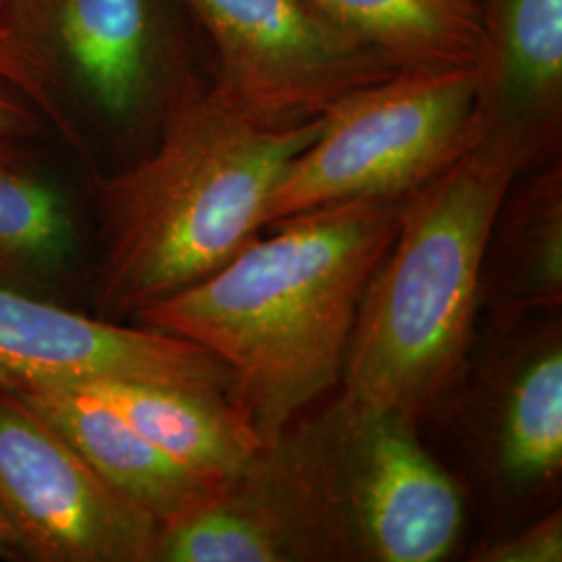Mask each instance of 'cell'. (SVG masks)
I'll return each mask as SVG.
<instances>
[{
	"label": "cell",
	"instance_id": "4fadbf2b",
	"mask_svg": "<svg viewBox=\"0 0 562 562\" xmlns=\"http://www.w3.org/2000/svg\"><path fill=\"white\" fill-rule=\"evenodd\" d=\"M327 20L396 71L473 65L480 9L469 0H311Z\"/></svg>",
	"mask_w": 562,
	"mask_h": 562
},
{
	"label": "cell",
	"instance_id": "3957f363",
	"mask_svg": "<svg viewBox=\"0 0 562 562\" xmlns=\"http://www.w3.org/2000/svg\"><path fill=\"white\" fill-rule=\"evenodd\" d=\"M525 162L475 142L411 192L364 288L346 350V402L415 422L461 378L492 234Z\"/></svg>",
	"mask_w": 562,
	"mask_h": 562
},
{
	"label": "cell",
	"instance_id": "ffe728a7",
	"mask_svg": "<svg viewBox=\"0 0 562 562\" xmlns=\"http://www.w3.org/2000/svg\"><path fill=\"white\" fill-rule=\"evenodd\" d=\"M0 559H7V561H23L20 546L13 540L11 531L7 529V525L2 521H0Z\"/></svg>",
	"mask_w": 562,
	"mask_h": 562
},
{
	"label": "cell",
	"instance_id": "52a82bcc",
	"mask_svg": "<svg viewBox=\"0 0 562 562\" xmlns=\"http://www.w3.org/2000/svg\"><path fill=\"white\" fill-rule=\"evenodd\" d=\"M336 422L334 438L304 462L329 521L344 517L375 561L443 559L461 533V494L417 442L413 422L350 402Z\"/></svg>",
	"mask_w": 562,
	"mask_h": 562
},
{
	"label": "cell",
	"instance_id": "5b68a950",
	"mask_svg": "<svg viewBox=\"0 0 562 562\" xmlns=\"http://www.w3.org/2000/svg\"><path fill=\"white\" fill-rule=\"evenodd\" d=\"M180 44L162 0H7L0 11V81L63 130L65 99L130 121L176 99Z\"/></svg>",
	"mask_w": 562,
	"mask_h": 562
},
{
	"label": "cell",
	"instance_id": "ac0fdd59",
	"mask_svg": "<svg viewBox=\"0 0 562 562\" xmlns=\"http://www.w3.org/2000/svg\"><path fill=\"white\" fill-rule=\"evenodd\" d=\"M562 559L561 513H552L533 522L510 540L485 546L475 561L483 562H559Z\"/></svg>",
	"mask_w": 562,
	"mask_h": 562
},
{
	"label": "cell",
	"instance_id": "8992f818",
	"mask_svg": "<svg viewBox=\"0 0 562 562\" xmlns=\"http://www.w3.org/2000/svg\"><path fill=\"white\" fill-rule=\"evenodd\" d=\"M213 46L211 83L257 120H317L346 94L396 69L311 0H183Z\"/></svg>",
	"mask_w": 562,
	"mask_h": 562
},
{
	"label": "cell",
	"instance_id": "277c9868",
	"mask_svg": "<svg viewBox=\"0 0 562 562\" xmlns=\"http://www.w3.org/2000/svg\"><path fill=\"white\" fill-rule=\"evenodd\" d=\"M477 88L473 63L401 69L346 94L273 188L265 227L334 202L408 196L482 138Z\"/></svg>",
	"mask_w": 562,
	"mask_h": 562
},
{
	"label": "cell",
	"instance_id": "9a60e30c",
	"mask_svg": "<svg viewBox=\"0 0 562 562\" xmlns=\"http://www.w3.org/2000/svg\"><path fill=\"white\" fill-rule=\"evenodd\" d=\"M74 252L76 227L59 188L0 144V281H55Z\"/></svg>",
	"mask_w": 562,
	"mask_h": 562
},
{
	"label": "cell",
	"instance_id": "7a4b0ae2",
	"mask_svg": "<svg viewBox=\"0 0 562 562\" xmlns=\"http://www.w3.org/2000/svg\"><path fill=\"white\" fill-rule=\"evenodd\" d=\"M319 130L322 117L257 120L213 86L188 81L165 111L153 153L99 183L102 308L136 315L236 257L265 227L273 188Z\"/></svg>",
	"mask_w": 562,
	"mask_h": 562
},
{
	"label": "cell",
	"instance_id": "ba28073f",
	"mask_svg": "<svg viewBox=\"0 0 562 562\" xmlns=\"http://www.w3.org/2000/svg\"><path fill=\"white\" fill-rule=\"evenodd\" d=\"M0 521L23 561H157L161 522L0 387Z\"/></svg>",
	"mask_w": 562,
	"mask_h": 562
},
{
	"label": "cell",
	"instance_id": "7402d4cb",
	"mask_svg": "<svg viewBox=\"0 0 562 562\" xmlns=\"http://www.w3.org/2000/svg\"><path fill=\"white\" fill-rule=\"evenodd\" d=\"M469 2H473V4H477V0H469Z\"/></svg>",
	"mask_w": 562,
	"mask_h": 562
},
{
	"label": "cell",
	"instance_id": "6da1fadb",
	"mask_svg": "<svg viewBox=\"0 0 562 562\" xmlns=\"http://www.w3.org/2000/svg\"><path fill=\"white\" fill-rule=\"evenodd\" d=\"M401 199H352L271 223L211 276L146 304L140 325L222 361L241 422L276 448L344 369L364 288L401 225Z\"/></svg>",
	"mask_w": 562,
	"mask_h": 562
},
{
	"label": "cell",
	"instance_id": "30bf717a",
	"mask_svg": "<svg viewBox=\"0 0 562 562\" xmlns=\"http://www.w3.org/2000/svg\"><path fill=\"white\" fill-rule=\"evenodd\" d=\"M483 140L525 167L554 148L562 111V0H477Z\"/></svg>",
	"mask_w": 562,
	"mask_h": 562
},
{
	"label": "cell",
	"instance_id": "44dd1931",
	"mask_svg": "<svg viewBox=\"0 0 562 562\" xmlns=\"http://www.w3.org/2000/svg\"><path fill=\"white\" fill-rule=\"evenodd\" d=\"M4 2H7V0H0V11H2V7H4Z\"/></svg>",
	"mask_w": 562,
	"mask_h": 562
},
{
	"label": "cell",
	"instance_id": "9c48e42d",
	"mask_svg": "<svg viewBox=\"0 0 562 562\" xmlns=\"http://www.w3.org/2000/svg\"><path fill=\"white\" fill-rule=\"evenodd\" d=\"M161 383L232 402L222 361L194 341L153 327L90 319L0 285V383Z\"/></svg>",
	"mask_w": 562,
	"mask_h": 562
},
{
	"label": "cell",
	"instance_id": "8fae6325",
	"mask_svg": "<svg viewBox=\"0 0 562 562\" xmlns=\"http://www.w3.org/2000/svg\"><path fill=\"white\" fill-rule=\"evenodd\" d=\"M0 387L34 408L101 477L161 525L220 487L162 454L113 404L83 383L20 380Z\"/></svg>",
	"mask_w": 562,
	"mask_h": 562
},
{
	"label": "cell",
	"instance_id": "5bb4252c",
	"mask_svg": "<svg viewBox=\"0 0 562 562\" xmlns=\"http://www.w3.org/2000/svg\"><path fill=\"white\" fill-rule=\"evenodd\" d=\"M288 521L271 504L225 483L162 522L157 561L276 562L299 552Z\"/></svg>",
	"mask_w": 562,
	"mask_h": 562
},
{
	"label": "cell",
	"instance_id": "7c38bea8",
	"mask_svg": "<svg viewBox=\"0 0 562 562\" xmlns=\"http://www.w3.org/2000/svg\"><path fill=\"white\" fill-rule=\"evenodd\" d=\"M78 383L113 404L148 442L202 482H238L265 459L267 448L223 396L161 383Z\"/></svg>",
	"mask_w": 562,
	"mask_h": 562
},
{
	"label": "cell",
	"instance_id": "e0dca14e",
	"mask_svg": "<svg viewBox=\"0 0 562 562\" xmlns=\"http://www.w3.org/2000/svg\"><path fill=\"white\" fill-rule=\"evenodd\" d=\"M506 232L517 238L515 265L521 269L519 304H559L562 292L561 169H550L533 181L510 211H501Z\"/></svg>",
	"mask_w": 562,
	"mask_h": 562
},
{
	"label": "cell",
	"instance_id": "d6986e66",
	"mask_svg": "<svg viewBox=\"0 0 562 562\" xmlns=\"http://www.w3.org/2000/svg\"><path fill=\"white\" fill-rule=\"evenodd\" d=\"M41 132V121L36 111L11 94L4 83H0V144L36 136Z\"/></svg>",
	"mask_w": 562,
	"mask_h": 562
},
{
	"label": "cell",
	"instance_id": "2e32d148",
	"mask_svg": "<svg viewBox=\"0 0 562 562\" xmlns=\"http://www.w3.org/2000/svg\"><path fill=\"white\" fill-rule=\"evenodd\" d=\"M562 355L550 346L522 369L504 415L503 462L517 480H542L561 469Z\"/></svg>",
	"mask_w": 562,
	"mask_h": 562
}]
</instances>
